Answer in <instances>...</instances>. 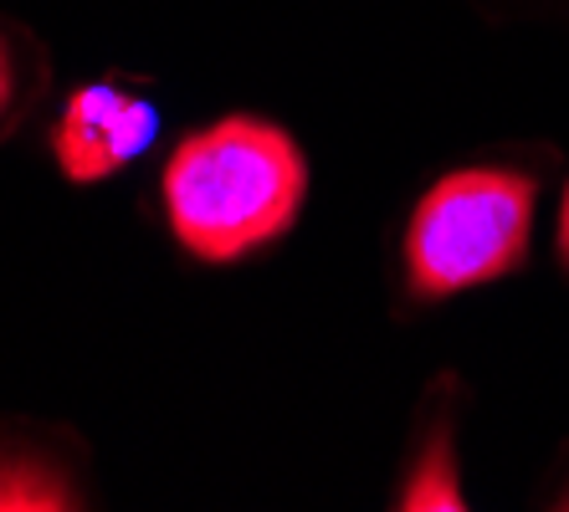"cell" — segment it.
Masks as SVG:
<instances>
[{"label": "cell", "mask_w": 569, "mask_h": 512, "mask_svg": "<svg viewBox=\"0 0 569 512\" xmlns=\"http://www.w3.org/2000/svg\"><path fill=\"white\" fill-rule=\"evenodd\" d=\"M159 133V108L119 82H88L62 103L52 129L57 170L72 184H98L144 154Z\"/></svg>", "instance_id": "cell-3"}, {"label": "cell", "mask_w": 569, "mask_h": 512, "mask_svg": "<svg viewBox=\"0 0 569 512\" xmlns=\"http://www.w3.org/2000/svg\"><path fill=\"white\" fill-rule=\"evenodd\" d=\"M533 237V180L498 164L441 174L406 225V282L416 298H457L508 277Z\"/></svg>", "instance_id": "cell-2"}, {"label": "cell", "mask_w": 569, "mask_h": 512, "mask_svg": "<svg viewBox=\"0 0 569 512\" xmlns=\"http://www.w3.org/2000/svg\"><path fill=\"white\" fill-rule=\"evenodd\" d=\"M559 257L569 267V190H565V211H559Z\"/></svg>", "instance_id": "cell-6"}, {"label": "cell", "mask_w": 569, "mask_h": 512, "mask_svg": "<svg viewBox=\"0 0 569 512\" xmlns=\"http://www.w3.org/2000/svg\"><path fill=\"white\" fill-rule=\"evenodd\" d=\"M159 195L174 241L196 262H241L292 231L308 195V159L288 129L231 113L174 144Z\"/></svg>", "instance_id": "cell-1"}, {"label": "cell", "mask_w": 569, "mask_h": 512, "mask_svg": "<svg viewBox=\"0 0 569 512\" xmlns=\"http://www.w3.org/2000/svg\"><path fill=\"white\" fill-rule=\"evenodd\" d=\"M78 508V492L52 461L27 451H0V512H62Z\"/></svg>", "instance_id": "cell-4"}, {"label": "cell", "mask_w": 569, "mask_h": 512, "mask_svg": "<svg viewBox=\"0 0 569 512\" xmlns=\"http://www.w3.org/2000/svg\"><path fill=\"white\" fill-rule=\"evenodd\" d=\"M11 88H16V72H11V52H6V41H0V113L11 103Z\"/></svg>", "instance_id": "cell-5"}]
</instances>
